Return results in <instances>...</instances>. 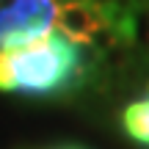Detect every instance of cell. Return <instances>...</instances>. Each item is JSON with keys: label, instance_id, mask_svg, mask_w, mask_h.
<instances>
[{"label": "cell", "instance_id": "1", "mask_svg": "<svg viewBox=\"0 0 149 149\" xmlns=\"http://www.w3.org/2000/svg\"><path fill=\"white\" fill-rule=\"evenodd\" d=\"M88 77L77 64V44L53 31L25 47L0 53V91L50 100L74 91Z\"/></svg>", "mask_w": 149, "mask_h": 149}, {"label": "cell", "instance_id": "2", "mask_svg": "<svg viewBox=\"0 0 149 149\" xmlns=\"http://www.w3.org/2000/svg\"><path fill=\"white\" fill-rule=\"evenodd\" d=\"M58 0H11L0 8V53L33 44L53 33Z\"/></svg>", "mask_w": 149, "mask_h": 149}, {"label": "cell", "instance_id": "3", "mask_svg": "<svg viewBox=\"0 0 149 149\" xmlns=\"http://www.w3.org/2000/svg\"><path fill=\"white\" fill-rule=\"evenodd\" d=\"M105 25V14L91 3H61L55 11V31L74 44H91L94 33Z\"/></svg>", "mask_w": 149, "mask_h": 149}, {"label": "cell", "instance_id": "4", "mask_svg": "<svg viewBox=\"0 0 149 149\" xmlns=\"http://www.w3.org/2000/svg\"><path fill=\"white\" fill-rule=\"evenodd\" d=\"M122 124H124V133H127L135 144L149 149V94L144 100H135V102H130V105L124 108Z\"/></svg>", "mask_w": 149, "mask_h": 149}, {"label": "cell", "instance_id": "5", "mask_svg": "<svg viewBox=\"0 0 149 149\" xmlns=\"http://www.w3.org/2000/svg\"><path fill=\"white\" fill-rule=\"evenodd\" d=\"M94 8H100V11H105V8H111V6H116L119 0H88Z\"/></svg>", "mask_w": 149, "mask_h": 149}, {"label": "cell", "instance_id": "6", "mask_svg": "<svg viewBox=\"0 0 149 149\" xmlns=\"http://www.w3.org/2000/svg\"><path fill=\"white\" fill-rule=\"evenodd\" d=\"M64 149H80V146H64Z\"/></svg>", "mask_w": 149, "mask_h": 149}]
</instances>
